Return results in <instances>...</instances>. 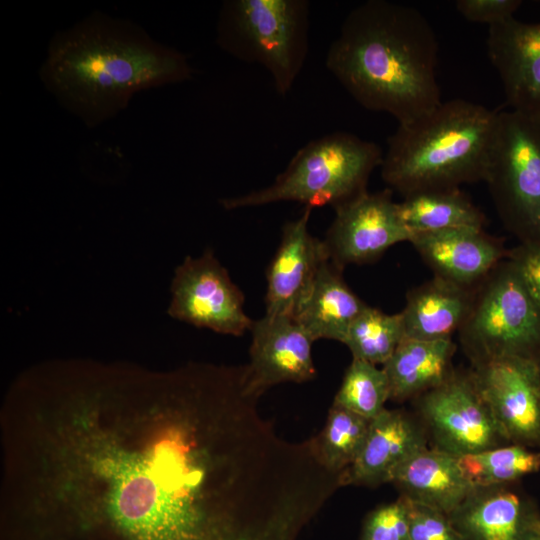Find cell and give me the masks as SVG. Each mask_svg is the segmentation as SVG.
<instances>
[{"mask_svg":"<svg viewBox=\"0 0 540 540\" xmlns=\"http://www.w3.org/2000/svg\"><path fill=\"white\" fill-rule=\"evenodd\" d=\"M41 399L23 429L15 491L99 519L121 540H270L276 466L258 421L192 364L143 392Z\"/></svg>","mask_w":540,"mask_h":540,"instance_id":"6da1fadb","label":"cell"},{"mask_svg":"<svg viewBox=\"0 0 540 540\" xmlns=\"http://www.w3.org/2000/svg\"><path fill=\"white\" fill-rule=\"evenodd\" d=\"M192 74L185 54L132 21L99 11L58 31L39 71L45 88L89 128L117 116L136 93Z\"/></svg>","mask_w":540,"mask_h":540,"instance_id":"7a4b0ae2","label":"cell"},{"mask_svg":"<svg viewBox=\"0 0 540 540\" xmlns=\"http://www.w3.org/2000/svg\"><path fill=\"white\" fill-rule=\"evenodd\" d=\"M436 34L416 8L368 0L352 9L326 67L365 109L408 123L441 103Z\"/></svg>","mask_w":540,"mask_h":540,"instance_id":"3957f363","label":"cell"},{"mask_svg":"<svg viewBox=\"0 0 540 540\" xmlns=\"http://www.w3.org/2000/svg\"><path fill=\"white\" fill-rule=\"evenodd\" d=\"M498 112L465 99L441 101L387 140L381 177L403 197L484 180Z\"/></svg>","mask_w":540,"mask_h":540,"instance_id":"277c9868","label":"cell"},{"mask_svg":"<svg viewBox=\"0 0 540 540\" xmlns=\"http://www.w3.org/2000/svg\"><path fill=\"white\" fill-rule=\"evenodd\" d=\"M379 145L348 132H333L300 148L285 170L267 187L221 200L226 210L294 201L305 207L337 206L366 192L380 166Z\"/></svg>","mask_w":540,"mask_h":540,"instance_id":"5b68a950","label":"cell"},{"mask_svg":"<svg viewBox=\"0 0 540 540\" xmlns=\"http://www.w3.org/2000/svg\"><path fill=\"white\" fill-rule=\"evenodd\" d=\"M306 0H227L219 11L216 42L238 60L263 66L285 96L309 49Z\"/></svg>","mask_w":540,"mask_h":540,"instance_id":"8992f818","label":"cell"},{"mask_svg":"<svg viewBox=\"0 0 540 540\" xmlns=\"http://www.w3.org/2000/svg\"><path fill=\"white\" fill-rule=\"evenodd\" d=\"M458 335L472 365L540 357V309L507 258L474 288Z\"/></svg>","mask_w":540,"mask_h":540,"instance_id":"52a82bcc","label":"cell"},{"mask_svg":"<svg viewBox=\"0 0 540 540\" xmlns=\"http://www.w3.org/2000/svg\"><path fill=\"white\" fill-rule=\"evenodd\" d=\"M519 244H540V119L498 112L484 180Z\"/></svg>","mask_w":540,"mask_h":540,"instance_id":"ba28073f","label":"cell"},{"mask_svg":"<svg viewBox=\"0 0 540 540\" xmlns=\"http://www.w3.org/2000/svg\"><path fill=\"white\" fill-rule=\"evenodd\" d=\"M434 448L455 457L511 444L471 374L456 372L415 398Z\"/></svg>","mask_w":540,"mask_h":540,"instance_id":"9c48e42d","label":"cell"},{"mask_svg":"<svg viewBox=\"0 0 540 540\" xmlns=\"http://www.w3.org/2000/svg\"><path fill=\"white\" fill-rule=\"evenodd\" d=\"M244 295L211 250L187 256L175 269L168 314L195 327L241 336L253 322Z\"/></svg>","mask_w":540,"mask_h":540,"instance_id":"30bf717a","label":"cell"},{"mask_svg":"<svg viewBox=\"0 0 540 540\" xmlns=\"http://www.w3.org/2000/svg\"><path fill=\"white\" fill-rule=\"evenodd\" d=\"M324 243L330 261L339 269L379 259L390 247L409 242L392 190L364 192L337 206Z\"/></svg>","mask_w":540,"mask_h":540,"instance_id":"8fae6325","label":"cell"},{"mask_svg":"<svg viewBox=\"0 0 540 540\" xmlns=\"http://www.w3.org/2000/svg\"><path fill=\"white\" fill-rule=\"evenodd\" d=\"M471 374L509 442L540 448V378L536 359L501 358Z\"/></svg>","mask_w":540,"mask_h":540,"instance_id":"7c38bea8","label":"cell"},{"mask_svg":"<svg viewBox=\"0 0 540 540\" xmlns=\"http://www.w3.org/2000/svg\"><path fill=\"white\" fill-rule=\"evenodd\" d=\"M250 331L246 385L252 396L260 398L275 385L302 383L316 376L314 340L293 317L265 315L253 322Z\"/></svg>","mask_w":540,"mask_h":540,"instance_id":"4fadbf2b","label":"cell"},{"mask_svg":"<svg viewBox=\"0 0 540 540\" xmlns=\"http://www.w3.org/2000/svg\"><path fill=\"white\" fill-rule=\"evenodd\" d=\"M312 210L305 207L297 219L283 226L280 245L267 270L265 315L292 317L321 265L330 259L324 240L309 232Z\"/></svg>","mask_w":540,"mask_h":540,"instance_id":"5bb4252c","label":"cell"},{"mask_svg":"<svg viewBox=\"0 0 540 540\" xmlns=\"http://www.w3.org/2000/svg\"><path fill=\"white\" fill-rule=\"evenodd\" d=\"M486 43L511 110L540 119V22L512 17L489 27Z\"/></svg>","mask_w":540,"mask_h":540,"instance_id":"9a60e30c","label":"cell"},{"mask_svg":"<svg viewBox=\"0 0 540 540\" xmlns=\"http://www.w3.org/2000/svg\"><path fill=\"white\" fill-rule=\"evenodd\" d=\"M409 242L434 276L467 288L477 286L508 253L502 240L477 227L418 233Z\"/></svg>","mask_w":540,"mask_h":540,"instance_id":"2e32d148","label":"cell"},{"mask_svg":"<svg viewBox=\"0 0 540 540\" xmlns=\"http://www.w3.org/2000/svg\"><path fill=\"white\" fill-rule=\"evenodd\" d=\"M449 517L464 540H528L540 523L535 502L513 484L474 487Z\"/></svg>","mask_w":540,"mask_h":540,"instance_id":"e0dca14e","label":"cell"},{"mask_svg":"<svg viewBox=\"0 0 540 540\" xmlns=\"http://www.w3.org/2000/svg\"><path fill=\"white\" fill-rule=\"evenodd\" d=\"M428 447L419 418L403 410H383L371 420L363 448L355 462L340 474L341 487H376L391 483L397 468Z\"/></svg>","mask_w":540,"mask_h":540,"instance_id":"ac0fdd59","label":"cell"},{"mask_svg":"<svg viewBox=\"0 0 540 540\" xmlns=\"http://www.w3.org/2000/svg\"><path fill=\"white\" fill-rule=\"evenodd\" d=\"M391 483L401 496L448 515L474 488L465 477L458 458L434 447H426L403 462Z\"/></svg>","mask_w":540,"mask_h":540,"instance_id":"d6986e66","label":"cell"},{"mask_svg":"<svg viewBox=\"0 0 540 540\" xmlns=\"http://www.w3.org/2000/svg\"><path fill=\"white\" fill-rule=\"evenodd\" d=\"M474 288L434 276L409 290L401 311L405 336L421 340L452 338L468 315Z\"/></svg>","mask_w":540,"mask_h":540,"instance_id":"ffe728a7","label":"cell"},{"mask_svg":"<svg viewBox=\"0 0 540 540\" xmlns=\"http://www.w3.org/2000/svg\"><path fill=\"white\" fill-rule=\"evenodd\" d=\"M341 272L330 259L326 260L292 316L314 341L343 343L351 324L367 305L347 285Z\"/></svg>","mask_w":540,"mask_h":540,"instance_id":"44dd1931","label":"cell"},{"mask_svg":"<svg viewBox=\"0 0 540 540\" xmlns=\"http://www.w3.org/2000/svg\"><path fill=\"white\" fill-rule=\"evenodd\" d=\"M456 350L452 338L421 340L407 338L383 364L390 388V400L417 398L439 386L453 373Z\"/></svg>","mask_w":540,"mask_h":540,"instance_id":"7402d4cb","label":"cell"},{"mask_svg":"<svg viewBox=\"0 0 540 540\" xmlns=\"http://www.w3.org/2000/svg\"><path fill=\"white\" fill-rule=\"evenodd\" d=\"M399 217L410 232H436L453 228H483V212L459 188L424 190L398 203Z\"/></svg>","mask_w":540,"mask_h":540,"instance_id":"603a6c76","label":"cell"},{"mask_svg":"<svg viewBox=\"0 0 540 540\" xmlns=\"http://www.w3.org/2000/svg\"><path fill=\"white\" fill-rule=\"evenodd\" d=\"M371 420L345 408L332 405L322 431L311 438L318 461L328 471L341 474L359 456Z\"/></svg>","mask_w":540,"mask_h":540,"instance_id":"cb8c5ba5","label":"cell"},{"mask_svg":"<svg viewBox=\"0 0 540 540\" xmlns=\"http://www.w3.org/2000/svg\"><path fill=\"white\" fill-rule=\"evenodd\" d=\"M459 465L474 487L514 484L540 469V452L507 444L458 457Z\"/></svg>","mask_w":540,"mask_h":540,"instance_id":"d4e9b609","label":"cell"},{"mask_svg":"<svg viewBox=\"0 0 540 540\" xmlns=\"http://www.w3.org/2000/svg\"><path fill=\"white\" fill-rule=\"evenodd\" d=\"M405 337L401 312L387 314L366 305L351 324L343 344L353 359L383 365Z\"/></svg>","mask_w":540,"mask_h":540,"instance_id":"484cf974","label":"cell"},{"mask_svg":"<svg viewBox=\"0 0 540 540\" xmlns=\"http://www.w3.org/2000/svg\"><path fill=\"white\" fill-rule=\"evenodd\" d=\"M390 400L388 378L383 368L353 359L347 368L332 405L373 420Z\"/></svg>","mask_w":540,"mask_h":540,"instance_id":"4316f807","label":"cell"},{"mask_svg":"<svg viewBox=\"0 0 540 540\" xmlns=\"http://www.w3.org/2000/svg\"><path fill=\"white\" fill-rule=\"evenodd\" d=\"M359 540H409L407 501L403 496L369 512Z\"/></svg>","mask_w":540,"mask_h":540,"instance_id":"83f0119b","label":"cell"},{"mask_svg":"<svg viewBox=\"0 0 540 540\" xmlns=\"http://www.w3.org/2000/svg\"><path fill=\"white\" fill-rule=\"evenodd\" d=\"M406 501L409 540H464L448 514L408 498Z\"/></svg>","mask_w":540,"mask_h":540,"instance_id":"f1b7e54d","label":"cell"},{"mask_svg":"<svg viewBox=\"0 0 540 540\" xmlns=\"http://www.w3.org/2000/svg\"><path fill=\"white\" fill-rule=\"evenodd\" d=\"M521 4L520 0H458L455 7L466 20L491 27L514 17Z\"/></svg>","mask_w":540,"mask_h":540,"instance_id":"f546056e","label":"cell"},{"mask_svg":"<svg viewBox=\"0 0 540 540\" xmlns=\"http://www.w3.org/2000/svg\"><path fill=\"white\" fill-rule=\"evenodd\" d=\"M517 269L540 309V244H518L506 257Z\"/></svg>","mask_w":540,"mask_h":540,"instance_id":"4dcf8cb0","label":"cell"},{"mask_svg":"<svg viewBox=\"0 0 540 540\" xmlns=\"http://www.w3.org/2000/svg\"><path fill=\"white\" fill-rule=\"evenodd\" d=\"M528 540H540V523L532 531V533L530 534Z\"/></svg>","mask_w":540,"mask_h":540,"instance_id":"1f68e13d","label":"cell"},{"mask_svg":"<svg viewBox=\"0 0 540 540\" xmlns=\"http://www.w3.org/2000/svg\"><path fill=\"white\" fill-rule=\"evenodd\" d=\"M537 365H538V372H539V378H540V357L537 359Z\"/></svg>","mask_w":540,"mask_h":540,"instance_id":"d6a6232c","label":"cell"}]
</instances>
